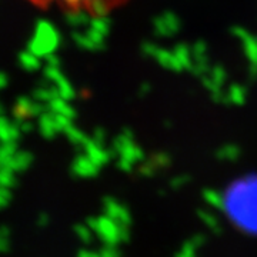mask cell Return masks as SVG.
<instances>
[{
  "label": "cell",
  "instance_id": "obj_2",
  "mask_svg": "<svg viewBox=\"0 0 257 257\" xmlns=\"http://www.w3.org/2000/svg\"><path fill=\"white\" fill-rule=\"evenodd\" d=\"M37 8H59L63 12L73 15H87L101 18L123 6L127 0H29Z\"/></svg>",
  "mask_w": 257,
  "mask_h": 257
},
{
  "label": "cell",
  "instance_id": "obj_1",
  "mask_svg": "<svg viewBox=\"0 0 257 257\" xmlns=\"http://www.w3.org/2000/svg\"><path fill=\"white\" fill-rule=\"evenodd\" d=\"M226 210L250 230H257V177H247L234 183L226 194Z\"/></svg>",
  "mask_w": 257,
  "mask_h": 257
}]
</instances>
